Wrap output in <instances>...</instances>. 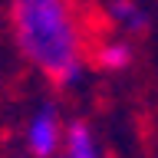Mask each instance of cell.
Instances as JSON below:
<instances>
[{
	"mask_svg": "<svg viewBox=\"0 0 158 158\" xmlns=\"http://www.w3.org/2000/svg\"><path fill=\"white\" fill-rule=\"evenodd\" d=\"M7 23L23 63L49 86L73 89L86 79L92 33L76 0H10Z\"/></svg>",
	"mask_w": 158,
	"mask_h": 158,
	"instance_id": "6da1fadb",
	"label": "cell"
},
{
	"mask_svg": "<svg viewBox=\"0 0 158 158\" xmlns=\"http://www.w3.org/2000/svg\"><path fill=\"white\" fill-rule=\"evenodd\" d=\"M10 158H23V155H10Z\"/></svg>",
	"mask_w": 158,
	"mask_h": 158,
	"instance_id": "8992f818",
	"label": "cell"
},
{
	"mask_svg": "<svg viewBox=\"0 0 158 158\" xmlns=\"http://www.w3.org/2000/svg\"><path fill=\"white\" fill-rule=\"evenodd\" d=\"M66 132H69V118L63 115V109L49 99L40 102L23 118V132H20L23 158H59V152L66 145Z\"/></svg>",
	"mask_w": 158,
	"mask_h": 158,
	"instance_id": "7a4b0ae2",
	"label": "cell"
},
{
	"mask_svg": "<svg viewBox=\"0 0 158 158\" xmlns=\"http://www.w3.org/2000/svg\"><path fill=\"white\" fill-rule=\"evenodd\" d=\"M59 158H106L102 142H99L96 128L86 118H69V132H66V145L59 152Z\"/></svg>",
	"mask_w": 158,
	"mask_h": 158,
	"instance_id": "5b68a950",
	"label": "cell"
},
{
	"mask_svg": "<svg viewBox=\"0 0 158 158\" xmlns=\"http://www.w3.org/2000/svg\"><path fill=\"white\" fill-rule=\"evenodd\" d=\"M135 63V43L118 33H106V36H92V49H89V66L102 69V73H125Z\"/></svg>",
	"mask_w": 158,
	"mask_h": 158,
	"instance_id": "277c9868",
	"label": "cell"
},
{
	"mask_svg": "<svg viewBox=\"0 0 158 158\" xmlns=\"http://www.w3.org/2000/svg\"><path fill=\"white\" fill-rule=\"evenodd\" d=\"M102 20H106L109 33L135 40L142 33H148L152 27V10L145 0H106L102 3Z\"/></svg>",
	"mask_w": 158,
	"mask_h": 158,
	"instance_id": "3957f363",
	"label": "cell"
}]
</instances>
